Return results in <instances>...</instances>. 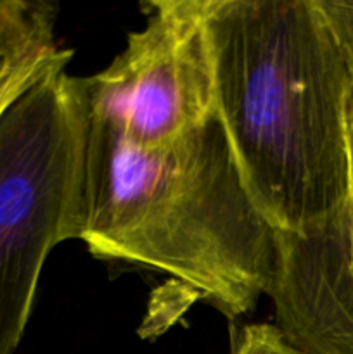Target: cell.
I'll list each match as a JSON object with an SVG mask.
<instances>
[{
  "instance_id": "6da1fadb",
  "label": "cell",
  "mask_w": 353,
  "mask_h": 354,
  "mask_svg": "<svg viewBox=\"0 0 353 354\" xmlns=\"http://www.w3.org/2000/svg\"><path fill=\"white\" fill-rule=\"evenodd\" d=\"M203 12L246 187L279 234H305L348 196V59L317 0H203Z\"/></svg>"
},
{
  "instance_id": "7a4b0ae2",
  "label": "cell",
  "mask_w": 353,
  "mask_h": 354,
  "mask_svg": "<svg viewBox=\"0 0 353 354\" xmlns=\"http://www.w3.org/2000/svg\"><path fill=\"white\" fill-rule=\"evenodd\" d=\"M80 241L97 258L175 277L230 320L255 310L275 275L277 230L218 114L158 149L90 120Z\"/></svg>"
},
{
  "instance_id": "3957f363",
  "label": "cell",
  "mask_w": 353,
  "mask_h": 354,
  "mask_svg": "<svg viewBox=\"0 0 353 354\" xmlns=\"http://www.w3.org/2000/svg\"><path fill=\"white\" fill-rule=\"evenodd\" d=\"M85 78L57 69L0 116V354L24 334L52 249L85 223Z\"/></svg>"
},
{
  "instance_id": "277c9868",
  "label": "cell",
  "mask_w": 353,
  "mask_h": 354,
  "mask_svg": "<svg viewBox=\"0 0 353 354\" xmlns=\"http://www.w3.org/2000/svg\"><path fill=\"white\" fill-rule=\"evenodd\" d=\"M145 23L104 71L85 78L90 120L132 144L166 147L217 116L203 0L142 3Z\"/></svg>"
},
{
  "instance_id": "5b68a950",
  "label": "cell",
  "mask_w": 353,
  "mask_h": 354,
  "mask_svg": "<svg viewBox=\"0 0 353 354\" xmlns=\"http://www.w3.org/2000/svg\"><path fill=\"white\" fill-rule=\"evenodd\" d=\"M345 203L301 235L277 232L269 297L275 327L301 354H353V90Z\"/></svg>"
},
{
  "instance_id": "8992f818",
  "label": "cell",
  "mask_w": 353,
  "mask_h": 354,
  "mask_svg": "<svg viewBox=\"0 0 353 354\" xmlns=\"http://www.w3.org/2000/svg\"><path fill=\"white\" fill-rule=\"evenodd\" d=\"M71 50L59 48L54 33H40L0 47V116L33 83L66 69Z\"/></svg>"
},
{
  "instance_id": "52a82bcc",
  "label": "cell",
  "mask_w": 353,
  "mask_h": 354,
  "mask_svg": "<svg viewBox=\"0 0 353 354\" xmlns=\"http://www.w3.org/2000/svg\"><path fill=\"white\" fill-rule=\"evenodd\" d=\"M55 10L47 2L0 0V45L28 35L54 30Z\"/></svg>"
},
{
  "instance_id": "ba28073f",
  "label": "cell",
  "mask_w": 353,
  "mask_h": 354,
  "mask_svg": "<svg viewBox=\"0 0 353 354\" xmlns=\"http://www.w3.org/2000/svg\"><path fill=\"white\" fill-rule=\"evenodd\" d=\"M232 354H301L275 325L253 324L235 337Z\"/></svg>"
},
{
  "instance_id": "9c48e42d",
  "label": "cell",
  "mask_w": 353,
  "mask_h": 354,
  "mask_svg": "<svg viewBox=\"0 0 353 354\" xmlns=\"http://www.w3.org/2000/svg\"><path fill=\"white\" fill-rule=\"evenodd\" d=\"M353 71V0H317Z\"/></svg>"
},
{
  "instance_id": "30bf717a",
  "label": "cell",
  "mask_w": 353,
  "mask_h": 354,
  "mask_svg": "<svg viewBox=\"0 0 353 354\" xmlns=\"http://www.w3.org/2000/svg\"><path fill=\"white\" fill-rule=\"evenodd\" d=\"M40 33H54V30L40 31ZM40 33H33V35H40ZM33 35H28V37H33ZM28 37H23V38H28ZM23 38H17V40H23ZM17 40H12V41H17ZM12 41H7V44H3V45H9V44H12ZM3 45H0V47H3Z\"/></svg>"
}]
</instances>
